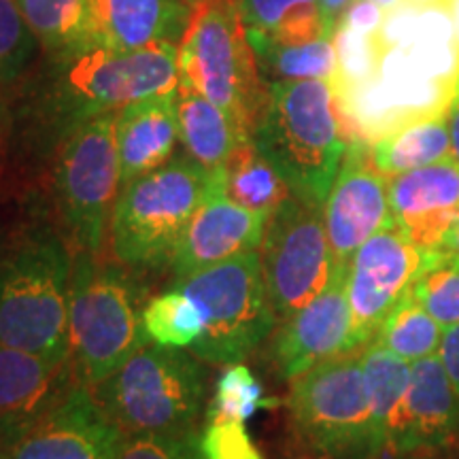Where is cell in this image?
<instances>
[{
    "mask_svg": "<svg viewBox=\"0 0 459 459\" xmlns=\"http://www.w3.org/2000/svg\"><path fill=\"white\" fill-rule=\"evenodd\" d=\"M262 271L279 324L307 307L334 271L324 206L291 194L268 217L260 245Z\"/></svg>",
    "mask_w": 459,
    "mask_h": 459,
    "instance_id": "7c38bea8",
    "label": "cell"
},
{
    "mask_svg": "<svg viewBox=\"0 0 459 459\" xmlns=\"http://www.w3.org/2000/svg\"><path fill=\"white\" fill-rule=\"evenodd\" d=\"M117 459H204L200 432L181 436L136 434L124 436Z\"/></svg>",
    "mask_w": 459,
    "mask_h": 459,
    "instance_id": "e575fe53",
    "label": "cell"
},
{
    "mask_svg": "<svg viewBox=\"0 0 459 459\" xmlns=\"http://www.w3.org/2000/svg\"><path fill=\"white\" fill-rule=\"evenodd\" d=\"M349 264H334L328 285L307 307L281 321L273 338V364L283 381H294L321 361L351 353Z\"/></svg>",
    "mask_w": 459,
    "mask_h": 459,
    "instance_id": "2e32d148",
    "label": "cell"
},
{
    "mask_svg": "<svg viewBox=\"0 0 459 459\" xmlns=\"http://www.w3.org/2000/svg\"><path fill=\"white\" fill-rule=\"evenodd\" d=\"M0 251V344L71 359L68 304L73 249L43 200Z\"/></svg>",
    "mask_w": 459,
    "mask_h": 459,
    "instance_id": "3957f363",
    "label": "cell"
},
{
    "mask_svg": "<svg viewBox=\"0 0 459 459\" xmlns=\"http://www.w3.org/2000/svg\"><path fill=\"white\" fill-rule=\"evenodd\" d=\"M254 54L262 79H268V83L302 79L336 82L338 56L332 39H317L300 45H254Z\"/></svg>",
    "mask_w": 459,
    "mask_h": 459,
    "instance_id": "83f0119b",
    "label": "cell"
},
{
    "mask_svg": "<svg viewBox=\"0 0 459 459\" xmlns=\"http://www.w3.org/2000/svg\"><path fill=\"white\" fill-rule=\"evenodd\" d=\"M409 291L445 330L459 324V255L429 254Z\"/></svg>",
    "mask_w": 459,
    "mask_h": 459,
    "instance_id": "d6a6232c",
    "label": "cell"
},
{
    "mask_svg": "<svg viewBox=\"0 0 459 459\" xmlns=\"http://www.w3.org/2000/svg\"><path fill=\"white\" fill-rule=\"evenodd\" d=\"M449 134H451V158L459 162V100L449 111Z\"/></svg>",
    "mask_w": 459,
    "mask_h": 459,
    "instance_id": "60d3db41",
    "label": "cell"
},
{
    "mask_svg": "<svg viewBox=\"0 0 459 459\" xmlns=\"http://www.w3.org/2000/svg\"><path fill=\"white\" fill-rule=\"evenodd\" d=\"M438 355L440 359H443L446 375H449L453 387H455V392L459 395V324L445 330Z\"/></svg>",
    "mask_w": 459,
    "mask_h": 459,
    "instance_id": "74e56055",
    "label": "cell"
},
{
    "mask_svg": "<svg viewBox=\"0 0 459 459\" xmlns=\"http://www.w3.org/2000/svg\"><path fill=\"white\" fill-rule=\"evenodd\" d=\"M445 254H455L459 255V226L455 228V232H453V237L449 238V243L445 247Z\"/></svg>",
    "mask_w": 459,
    "mask_h": 459,
    "instance_id": "7bdbcfd3",
    "label": "cell"
},
{
    "mask_svg": "<svg viewBox=\"0 0 459 459\" xmlns=\"http://www.w3.org/2000/svg\"><path fill=\"white\" fill-rule=\"evenodd\" d=\"M73 361L0 344V449L20 438L71 392Z\"/></svg>",
    "mask_w": 459,
    "mask_h": 459,
    "instance_id": "ffe728a7",
    "label": "cell"
},
{
    "mask_svg": "<svg viewBox=\"0 0 459 459\" xmlns=\"http://www.w3.org/2000/svg\"><path fill=\"white\" fill-rule=\"evenodd\" d=\"M372 162L385 177L451 158L449 113L395 128L370 145Z\"/></svg>",
    "mask_w": 459,
    "mask_h": 459,
    "instance_id": "cb8c5ba5",
    "label": "cell"
},
{
    "mask_svg": "<svg viewBox=\"0 0 459 459\" xmlns=\"http://www.w3.org/2000/svg\"><path fill=\"white\" fill-rule=\"evenodd\" d=\"M204 315L203 334L192 351L206 364H240L273 334L279 319L268 296L260 249L175 281Z\"/></svg>",
    "mask_w": 459,
    "mask_h": 459,
    "instance_id": "30bf717a",
    "label": "cell"
},
{
    "mask_svg": "<svg viewBox=\"0 0 459 459\" xmlns=\"http://www.w3.org/2000/svg\"><path fill=\"white\" fill-rule=\"evenodd\" d=\"M122 189L175 158L179 143L177 90L122 107L115 119Z\"/></svg>",
    "mask_w": 459,
    "mask_h": 459,
    "instance_id": "44dd1931",
    "label": "cell"
},
{
    "mask_svg": "<svg viewBox=\"0 0 459 459\" xmlns=\"http://www.w3.org/2000/svg\"><path fill=\"white\" fill-rule=\"evenodd\" d=\"M211 183L213 170L183 153L119 189L108 223L115 260L141 274L170 268Z\"/></svg>",
    "mask_w": 459,
    "mask_h": 459,
    "instance_id": "8992f818",
    "label": "cell"
},
{
    "mask_svg": "<svg viewBox=\"0 0 459 459\" xmlns=\"http://www.w3.org/2000/svg\"><path fill=\"white\" fill-rule=\"evenodd\" d=\"M429 254L389 226L370 237L349 262L347 296L351 308V351L364 349L377 336L389 311L411 290Z\"/></svg>",
    "mask_w": 459,
    "mask_h": 459,
    "instance_id": "4fadbf2b",
    "label": "cell"
},
{
    "mask_svg": "<svg viewBox=\"0 0 459 459\" xmlns=\"http://www.w3.org/2000/svg\"><path fill=\"white\" fill-rule=\"evenodd\" d=\"M372 3H377L378 7L385 11V13H389V11H394L395 7H400V4H404L406 0H372Z\"/></svg>",
    "mask_w": 459,
    "mask_h": 459,
    "instance_id": "ee69618b",
    "label": "cell"
},
{
    "mask_svg": "<svg viewBox=\"0 0 459 459\" xmlns=\"http://www.w3.org/2000/svg\"><path fill=\"white\" fill-rule=\"evenodd\" d=\"M445 328L415 300L411 291L389 311L372 341L406 361H417L438 353Z\"/></svg>",
    "mask_w": 459,
    "mask_h": 459,
    "instance_id": "f1b7e54d",
    "label": "cell"
},
{
    "mask_svg": "<svg viewBox=\"0 0 459 459\" xmlns=\"http://www.w3.org/2000/svg\"><path fill=\"white\" fill-rule=\"evenodd\" d=\"M221 179L230 200L266 215L291 196L283 177L262 156L251 139L243 141L230 153L221 166Z\"/></svg>",
    "mask_w": 459,
    "mask_h": 459,
    "instance_id": "4316f807",
    "label": "cell"
},
{
    "mask_svg": "<svg viewBox=\"0 0 459 459\" xmlns=\"http://www.w3.org/2000/svg\"><path fill=\"white\" fill-rule=\"evenodd\" d=\"M398 459H440L436 455H411V457H398Z\"/></svg>",
    "mask_w": 459,
    "mask_h": 459,
    "instance_id": "bcb514c9",
    "label": "cell"
},
{
    "mask_svg": "<svg viewBox=\"0 0 459 459\" xmlns=\"http://www.w3.org/2000/svg\"><path fill=\"white\" fill-rule=\"evenodd\" d=\"M204 328V315L186 291L172 290L149 298L143 311V330L149 344L169 349H192Z\"/></svg>",
    "mask_w": 459,
    "mask_h": 459,
    "instance_id": "4dcf8cb0",
    "label": "cell"
},
{
    "mask_svg": "<svg viewBox=\"0 0 459 459\" xmlns=\"http://www.w3.org/2000/svg\"><path fill=\"white\" fill-rule=\"evenodd\" d=\"M177 85L179 48L170 43L115 49L88 41L41 51L11 94L9 160L28 177L41 175L57 147L85 122Z\"/></svg>",
    "mask_w": 459,
    "mask_h": 459,
    "instance_id": "6da1fadb",
    "label": "cell"
},
{
    "mask_svg": "<svg viewBox=\"0 0 459 459\" xmlns=\"http://www.w3.org/2000/svg\"><path fill=\"white\" fill-rule=\"evenodd\" d=\"M361 368L375 429L377 459H385L389 432L411 383V361L372 341L361 349Z\"/></svg>",
    "mask_w": 459,
    "mask_h": 459,
    "instance_id": "484cf974",
    "label": "cell"
},
{
    "mask_svg": "<svg viewBox=\"0 0 459 459\" xmlns=\"http://www.w3.org/2000/svg\"><path fill=\"white\" fill-rule=\"evenodd\" d=\"M141 273L100 254H73L68 336L74 377L94 389L149 344L143 330L147 287Z\"/></svg>",
    "mask_w": 459,
    "mask_h": 459,
    "instance_id": "5b68a950",
    "label": "cell"
},
{
    "mask_svg": "<svg viewBox=\"0 0 459 459\" xmlns=\"http://www.w3.org/2000/svg\"><path fill=\"white\" fill-rule=\"evenodd\" d=\"M353 4V0H319V11H321V22H324L325 37H334L338 24H341L344 11Z\"/></svg>",
    "mask_w": 459,
    "mask_h": 459,
    "instance_id": "ab89813d",
    "label": "cell"
},
{
    "mask_svg": "<svg viewBox=\"0 0 459 459\" xmlns=\"http://www.w3.org/2000/svg\"><path fill=\"white\" fill-rule=\"evenodd\" d=\"M385 11L378 7L372 0H353V4L344 11L341 24L344 28H351L358 32H368L377 34L381 30L383 20H385Z\"/></svg>",
    "mask_w": 459,
    "mask_h": 459,
    "instance_id": "8d00e7d4",
    "label": "cell"
},
{
    "mask_svg": "<svg viewBox=\"0 0 459 459\" xmlns=\"http://www.w3.org/2000/svg\"><path fill=\"white\" fill-rule=\"evenodd\" d=\"M177 122L183 152L206 170L221 169L230 153L251 139L232 115L183 83L177 85Z\"/></svg>",
    "mask_w": 459,
    "mask_h": 459,
    "instance_id": "603a6c76",
    "label": "cell"
},
{
    "mask_svg": "<svg viewBox=\"0 0 459 459\" xmlns=\"http://www.w3.org/2000/svg\"><path fill=\"white\" fill-rule=\"evenodd\" d=\"M41 51V43L15 0H0V83L13 88Z\"/></svg>",
    "mask_w": 459,
    "mask_h": 459,
    "instance_id": "836d02e7",
    "label": "cell"
},
{
    "mask_svg": "<svg viewBox=\"0 0 459 459\" xmlns=\"http://www.w3.org/2000/svg\"><path fill=\"white\" fill-rule=\"evenodd\" d=\"M459 445V395L438 353L411 364V383L394 419L385 459L436 455Z\"/></svg>",
    "mask_w": 459,
    "mask_h": 459,
    "instance_id": "e0dca14e",
    "label": "cell"
},
{
    "mask_svg": "<svg viewBox=\"0 0 459 459\" xmlns=\"http://www.w3.org/2000/svg\"><path fill=\"white\" fill-rule=\"evenodd\" d=\"M179 83L196 90L254 132L268 99L238 0H203L179 45Z\"/></svg>",
    "mask_w": 459,
    "mask_h": 459,
    "instance_id": "9c48e42d",
    "label": "cell"
},
{
    "mask_svg": "<svg viewBox=\"0 0 459 459\" xmlns=\"http://www.w3.org/2000/svg\"><path fill=\"white\" fill-rule=\"evenodd\" d=\"M281 400L264 398V387L245 364H230L217 378L215 395L206 406V421H249L257 411L274 409Z\"/></svg>",
    "mask_w": 459,
    "mask_h": 459,
    "instance_id": "1f68e13d",
    "label": "cell"
},
{
    "mask_svg": "<svg viewBox=\"0 0 459 459\" xmlns=\"http://www.w3.org/2000/svg\"><path fill=\"white\" fill-rule=\"evenodd\" d=\"M251 141L296 198L324 206L349 147L334 85L324 79L268 83Z\"/></svg>",
    "mask_w": 459,
    "mask_h": 459,
    "instance_id": "277c9868",
    "label": "cell"
},
{
    "mask_svg": "<svg viewBox=\"0 0 459 459\" xmlns=\"http://www.w3.org/2000/svg\"><path fill=\"white\" fill-rule=\"evenodd\" d=\"M43 51L94 41L90 0H15Z\"/></svg>",
    "mask_w": 459,
    "mask_h": 459,
    "instance_id": "f546056e",
    "label": "cell"
},
{
    "mask_svg": "<svg viewBox=\"0 0 459 459\" xmlns=\"http://www.w3.org/2000/svg\"><path fill=\"white\" fill-rule=\"evenodd\" d=\"M287 411L304 449L328 459H377L361 349L294 378Z\"/></svg>",
    "mask_w": 459,
    "mask_h": 459,
    "instance_id": "8fae6325",
    "label": "cell"
},
{
    "mask_svg": "<svg viewBox=\"0 0 459 459\" xmlns=\"http://www.w3.org/2000/svg\"><path fill=\"white\" fill-rule=\"evenodd\" d=\"M9 136H11V91L0 83V179L9 160Z\"/></svg>",
    "mask_w": 459,
    "mask_h": 459,
    "instance_id": "f35d334b",
    "label": "cell"
},
{
    "mask_svg": "<svg viewBox=\"0 0 459 459\" xmlns=\"http://www.w3.org/2000/svg\"><path fill=\"white\" fill-rule=\"evenodd\" d=\"M186 3H187V4H192V7H196V4L203 3V0H186Z\"/></svg>",
    "mask_w": 459,
    "mask_h": 459,
    "instance_id": "7dc6e473",
    "label": "cell"
},
{
    "mask_svg": "<svg viewBox=\"0 0 459 459\" xmlns=\"http://www.w3.org/2000/svg\"><path fill=\"white\" fill-rule=\"evenodd\" d=\"M375 79L336 96L349 143H375L402 126L449 113L459 100V30L449 7L404 3L381 30Z\"/></svg>",
    "mask_w": 459,
    "mask_h": 459,
    "instance_id": "7a4b0ae2",
    "label": "cell"
},
{
    "mask_svg": "<svg viewBox=\"0 0 459 459\" xmlns=\"http://www.w3.org/2000/svg\"><path fill=\"white\" fill-rule=\"evenodd\" d=\"M200 451L204 459H264L240 421H206Z\"/></svg>",
    "mask_w": 459,
    "mask_h": 459,
    "instance_id": "d590c367",
    "label": "cell"
},
{
    "mask_svg": "<svg viewBox=\"0 0 459 459\" xmlns=\"http://www.w3.org/2000/svg\"><path fill=\"white\" fill-rule=\"evenodd\" d=\"M268 217L230 200L223 192L221 169L213 170L211 189L187 223L172 257V283L245 251L260 249Z\"/></svg>",
    "mask_w": 459,
    "mask_h": 459,
    "instance_id": "ac0fdd59",
    "label": "cell"
},
{
    "mask_svg": "<svg viewBox=\"0 0 459 459\" xmlns=\"http://www.w3.org/2000/svg\"><path fill=\"white\" fill-rule=\"evenodd\" d=\"M451 11H453V20H455V26H457V30H459V0H453Z\"/></svg>",
    "mask_w": 459,
    "mask_h": 459,
    "instance_id": "f6af8a7d",
    "label": "cell"
},
{
    "mask_svg": "<svg viewBox=\"0 0 459 459\" xmlns=\"http://www.w3.org/2000/svg\"><path fill=\"white\" fill-rule=\"evenodd\" d=\"M194 7L186 0H90L94 41L115 49L179 48Z\"/></svg>",
    "mask_w": 459,
    "mask_h": 459,
    "instance_id": "7402d4cb",
    "label": "cell"
},
{
    "mask_svg": "<svg viewBox=\"0 0 459 459\" xmlns=\"http://www.w3.org/2000/svg\"><path fill=\"white\" fill-rule=\"evenodd\" d=\"M406 3L417 4V7H449L453 4V0H406Z\"/></svg>",
    "mask_w": 459,
    "mask_h": 459,
    "instance_id": "b9f144b4",
    "label": "cell"
},
{
    "mask_svg": "<svg viewBox=\"0 0 459 459\" xmlns=\"http://www.w3.org/2000/svg\"><path fill=\"white\" fill-rule=\"evenodd\" d=\"M240 15L254 45H300L328 39L319 0H238Z\"/></svg>",
    "mask_w": 459,
    "mask_h": 459,
    "instance_id": "d4e9b609",
    "label": "cell"
},
{
    "mask_svg": "<svg viewBox=\"0 0 459 459\" xmlns=\"http://www.w3.org/2000/svg\"><path fill=\"white\" fill-rule=\"evenodd\" d=\"M122 440L91 389L74 383L60 404L0 449V459H117Z\"/></svg>",
    "mask_w": 459,
    "mask_h": 459,
    "instance_id": "9a60e30c",
    "label": "cell"
},
{
    "mask_svg": "<svg viewBox=\"0 0 459 459\" xmlns=\"http://www.w3.org/2000/svg\"><path fill=\"white\" fill-rule=\"evenodd\" d=\"M91 394L124 436L192 434L203 415L206 368L192 351L153 344L132 355Z\"/></svg>",
    "mask_w": 459,
    "mask_h": 459,
    "instance_id": "52a82bcc",
    "label": "cell"
},
{
    "mask_svg": "<svg viewBox=\"0 0 459 459\" xmlns=\"http://www.w3.org/2000/svg\"><path fill=\"white\" fill-rule=\"evenodd\" d=\"M334 264H349L377 232L394 226L387 177L372 162L370 143L351 141L324 203Z\"/></svg>",
    "mask_w": 459,
    "mask_h": 459,
    "instance_id": "5bb4252c",
    "label": "cell"
},
{
    "mask_svg": "<svg viewBox=\"0 0 459 459\" xmlns=\"http://www.w3.org/2000/svg\"><path fill=\"white\" fill-rule=\"evenodd\" d=\"M394 226L426 254L443 251L459 226V162L453 158L387 177Z\"/></svg>",
    "mask_w": 459,
    "mask_h": 459,
    "instance_id": "d6986e66",
    "label": "cell"
},
{
    "mask_svg": "<svg viewBox=\"0 0 459 459\" xmlns=\"http://www.w3.org/2000/svg\"><path fill=\"white\" fill-rule=\"evenodd\" d=\"M117 111L85 122L57 147L48 166L45 206L73 254H102L107 226L122 189Z\"/></svg>",
    "mask_w": 459,
    "mask_h": 459,
    "instance_id": "ba28073f",
    "label": "cell"
}]
</instances>
